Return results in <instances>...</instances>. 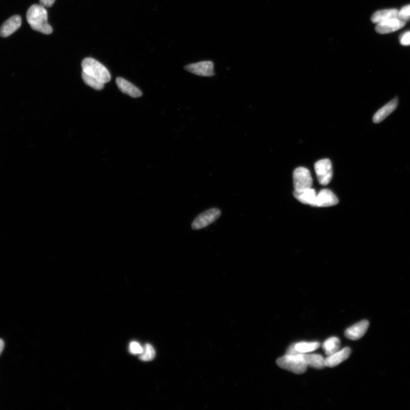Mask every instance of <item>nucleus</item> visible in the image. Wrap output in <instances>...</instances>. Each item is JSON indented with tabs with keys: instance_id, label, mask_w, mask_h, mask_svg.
<instances>
[{
	"instance_id": "obj_5",
	"label": "nucleus",
	"mask_w": 410,
	"mask_h": 410,
	"mask_svg": "<svg viewBox=\"0 0 410 410\" xmlns=\"http://www.w3.org/2000/svg\"><path fill=\"white\" fill-rule=\"evenodd\" d=\"M221 214V211L218 209L213 208L201 213L196 218L192 223V227L194 230H200L210 225L216 220H217Z\"/></svg>"
},
{
	"instance_id": "obj_3",
	"label": "nucleus",
	"mask_w": 410,
	"mask_h": 410,
	"mask_svg": "<svg viewBox=\"0 0 410 410\" xmlns=\"http://www.w3.org/2000/svg\"><path fill=\"white\" fill-rule=\"evenodd\" d=\"M297 356L286 355L276 360V364L280 368L297 374H302L307 371L308 366L303 358V355Z\"/></svg>"
},
{
	"instance_id": "obj_9",
	"label": "nucleus",
	"mask_w": 410,
	"mask_h": 410,
	"mask_svg": "<svg viewBox=\"0 0 410 410\" xmlns=\"http://www.w3.org/2000/svg\"><path fill=\"white\" fill-rule=\"evenodd\" d=\"M399 104V99L398 97L390 100L389 103L386 104L380 109H378L373 118V121L376 124L380 123L384 121L397 108Z\"/></svg>"
},
{
	"instance_id": "obj_25",
	"label": "nucleus",
	"mask_w": 410,
	"mask_h": 410,
	"mask_svg": "<svg viewBox=\"0 0 410 410\" xmlns=\"http://www.w3.org/2000/svg\"><path fill=\"white\" fill-rule=\"evenodd\" d=\"M295 344L290 346L287 351L286 352V355L297 356L300 354H302L301 353L299 352L295 349Z\"/></svg>"
},
{
	"instance_id": "obj_1",
	"label": "nucleus",
	"mask_w": 410,
	"mask_h": 410,
	"mask_svg": "<svg viewBox=\"0 0 410 410\" xmlns=\"http://www.w3.org/2000/svg\"><path fill=\"white\" fill-rule=\"evenodd\" d=\"M26 19L33 30L45 34L52 33V29L48 23L47 12L45 7L41 5L30 7Z\"/></svg>"
},
{
	"instance_id": "obj_10",
	"label": "nucleus",
	"mask_w": 410,
	"mask_h": 410,
	"mask_svg": "<svg viewBox=\"0 0 410 410\" xmlns=\"http://www.w3.org/2000/svg\"><path fill=\"white\" fill-rule=\"evenodd\" d=\"M405 22L399 19H393L377 24L376 31L378 33L387 34L395 32L404 27Z\"/></svg>"
},
{
	"instance_id": "obj_7",
	"label": "nucleus",
	"mask_w": 410,
	"mask_h": 410,
	"mask_svg": "<svg viewBox=\"0 0 410 410\" xmlns=\"http://www.w3.org/2000/svg\"><path fill=\"white\" fill-rule=\"evenodd\" d=\"M185 69L196 76L211 77L215 75L214 63L211 61H204L185 66Z\"/></svg>"
},
{
	"instance_id": "obj_8",
	"label": "nucleus",
	"mask_w": 410,
	"mask_h": 410,
	"mask_svg": "<svg viewBox=\"0 0 410 410\" xmlns=\"http://www.w3.org/2000/svg\"><path fill=\"white\" fill-rule=\"evenodd\" d=\"M338 203V198L331 191L323 189L317 195L314 206L325 208L336 205Z\"/></svg>"
},
{
	"instance_id": "obj_21",
	"label": "nucleus",
	"mask_w": 410,
	"mask_h": 410,
	"mask_svg": "<svg viewBox=\"0 0 410 410\" xmlns=\"http://www.w3.org/2000/svg\"><path fill=\"white\" fill-rule=\"evenodd\" d=\"M156 352L154 347L149 343L145 345L143 352L140 355V359L143 361H150L155 359Z\"/></svg>"
},
{
	"instance_id": "obj_22",
	"label": "nucleus",
	"mask_w": 410,
	"mask_h": 410,
	"mask_svg": "<svg viewBox=\"0 0 410 410\" xmlns=\"http://www.w3.org/2000/svg\"><path fill=\"white\" fill-rule=\"evenodd\" d=\"M129 351L132 355H140L143 352V347L138 342L132 341L130 343Z\"/></svg>"
},
{
	"instance_id": "obj_15",
	"label": "nucleus",
	"mask_w": 410,
	"mask_h": 410,
	"mask_svg": "<svg viewBox=\"0 0 410 410\" xmlns=\"http://www.w3.org/2000/svg\"><path fill=\"white\" fill-rule=\"evenodd\" d=\"M294 195L302 204L314 206L317 194L315 189L311 188L302 191H295Z\"/></svg>"
},
{
	"instance_id": "obj_2",
	"label": "nucleus",
	"mask_w": 410,
	"mask_h": 410,
	"mask_svg": "<svg viewBox=\"0 0 410 410\" xmlns=\"http://www.w3.org/2000/svg\"><path fill=\"white\" fill-rule=\"evenodd\" d=\"M83 72L98 79L103 83L111 81V76L108 70L99 62L93 58H87L82 61Z\"/></svg>"
},
{
	"instance_id": "obj_17",
	"label": "nucleus",
	"mask_w": 410,
	"mask_h": 410,
	"mask_svg": "<svg viewBox=\"0 0 410 410\" xmlns=\"http://www.w3.org/2000/svg\"><path fill=\"white\" fill-rule=\"evenodd\" d=\"M303 358L308 367L317 369L325 367V359L320 355H303Z\"/></svg>"
},
{
	"instance_id": "obj_16",
	"label": "nucleus",
	"mask_w": 410,
	"mask_h": 410,
	"mask_svg": "<svg viewBox=\"0 0 410 410\" xmlns=\"http://www.w3.org/2000/svg\"><path fill=\"white\" fill-rule=\"evenodd\" d=\"M398 13L396 9L378 11L374 13L371 20L373 23L378 24L390 19H398Z\"/></svg>"
},
{
	"instance_id": "obj_20",
	"label": "nucleus",
	"mask_w": 410,
	"mask_h": 410,
	"mask_svg": "<svg viewBox=\"0 0 410 410\" xmlns=\"http://www.w3.org/2000/svg\"><path fill=\"white\" fill-rule=\"evenodd\" d=\"M82 77L83 81L85 82L86 85L93 88L94 89L96 90H101L103 89L104 83L98 81V79L83 72Z\"/></svg>"
},
{
	"instance_id": "obj_26",
	"label": "nucleus",
	"mask_w": 410,
	"mask_h": 410,
	"mask_svg": "<svg viewBox=\"0 0 410 410\" xmlns=\"http://www.w3.org/2000/svg\"><path fill=\"white\" fill-rule=\"evenodd\" d=\"M55 0H40V5L45 8H49L53 5Z\"/></svg>"
},
{
	"instance_id": "obj_23",
	"label": "nucleus",
	"mask_w": 410,
	"mask_h": 410,
	"mask_svg": "<svg viewBox=\"0 0 410 410\" xmlns=\"http://www.w3.org/2000/svg\"><path fill=\"white\" fill-rule=\"evenodd\" d=\"M398 19L404 22L410 20V5H408L401 9L398 13Z\"/></svg>"
},
{
	"instance_id": "obj_24",
	"label": "nucleus",
	"mask_w": 410,
	"mask_h": 410,
	"mask_svg": "<svg viewBox=\"0 0 410 410\" xmlns=\"http://www.w3.org/2000/svg\"><path fill=\"white\" fill-rule=\"evenodd\" d=\"M400 43L403 46L410 45V32H405L400 36Z\"/></svg>"
},
{
	"instance_id": "obj_27",
	"label": "nucleus",
	"mask_w": 410,
	"mask_h": 410,
	"mask_svg": "<svg viewBox=\"0 0 410 410\" xmlns=\"http://www.w3.org/2000/svg\"><path fill=\"white\" fill-rule=\"evenodd\" d=\"M4 342L3 341V339H0V355L2 354V352L4 350Z\"/></svg>"
},
{
	"instance_id": "obj_11",
	"label": "nucleus",
	"mask_w": 410,
	"mask_h": 410,
	"mask_svg": "<svg viewBox=\"0 0 410 410\" xmlns=\"http://www.w3.org/2000/svg\"><path fill=\"white\" fill-rule=\"evenodd\" d=\"M369 326V323L368 320L361 321L347 329L345 332V336L352 340H358L364 336Z\"/></svg>"
},
{
	"instance_id": "obj_4",
	"label": "nucleus",
	"mask_w": 410,
	"mask_h": 410,
	"mask_svg": "<svg viewBox=\"0 0 410 410\" xmlns=\"http://www.w3.org/2000/svg\"><path fill=\"white\" fill-rule=\"evenodd\" d=\"M293 180L295 191L311 188L312 186L313 180L310 171L306 167H299L295 169L293 173Z\"/></svg>"
},
{
	"instance_id": "obj_18",
	"label": "nucleus",
	"mask_w": 410,
	"mask_h": 410,
	"mask_svg": "<svg viewBox=\"0 0 410 410\" xmlns=\"http://www.w3.org/2000/svg\"><path fill=\"white\" fill-rule=\"evenodd\" d=\"M323 349L327 356L332 355L337 352L340 347V341L336 337H330L324 343Z\"/></svg>"
},
{
	"instance_id": "obj_19",
	"label": "nucleus",
	"mask_w": 410,
	"mask_h": 410,
	"mask_svg": "<svg viewBox=\"0 0 410 410\" xmlns=\"http://www.w3.org/2000/svg\"><path fill=\"white\" fill-rule=\"evenodd\" d=\"M320 343L314 342H299L295 344V349L301 354L314 351L320 347Z\"/></svg>"
},
{
	"instance_id": "obj_6",
	"label": "nucleus",
	"mask_w": 410,
	"mask_h": 410,
	"mask_svg": "<svg viewBox=\"0 0 410 410\" xmlns=\"http://www.w3.org/2000/svg\"><path fill=\"white\" fill-rule=\"evenodd\" d=\"M315 169L319 183L322 185L329 184L333 176L331 161L329 159L319 160L316 162Z\"/></svg>"
},
{
	"instance_id": "obj_12",
	"label": "nucleus",
	"mask_w": 410,
	"mask_h": 410,
	"mask_svg": "<svg viewBox=\"0 0 410 410\" xmlns=\"http://www.w3.org/2000/svg\"><path fill=\"white\" fill-rule=\"evenodd\" d=\"M21 23L22 21L20 16H12L7 20L0 28V36L3 37L11 36L21 27Z\"/></svg>"
},
{
	"instance_id": "obj_14",
	"label": "nucleus",
	"mask_w": 410,
	"mask_h": 410,
	"mask_svg": "<svg viewBox=\"0 0 410 410\" xmlns=\"http://www.w3.org/2000/svg\"><path fill=\"white\" fill-rule=\"evenodd\" d=\"M116 85L123 93L132 97V98H139L143 95L142 91L133 84L127 81L122 78H118L116 81Z\"/></svg>"
},
{
	"instance_id": "obj_13",
	"label": "nucleus",
	"mask_w": 410,
	"mask_h": 410,
	"mask_svg": "<svg viewBox=\"0 0 410 410\" xmlns=\"http://www.w3.org/2000/svg\"><path fill=\"white\" fill-rule=\"evenodd\" d=\"M350 354V348L348 347L343 348L340 351H337L325 359V367L329 368L337 367L339 364L342 363L349 358Z\"/></svg>"
}]
</instances>
